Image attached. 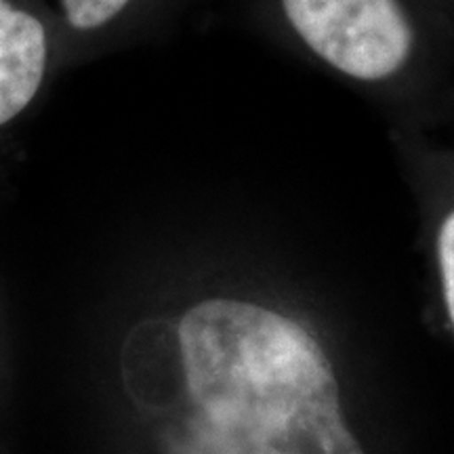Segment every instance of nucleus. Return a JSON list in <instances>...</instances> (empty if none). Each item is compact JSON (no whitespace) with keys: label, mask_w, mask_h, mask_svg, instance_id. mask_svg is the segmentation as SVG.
Returning a JSON list of instances; mask_svg holds the SVG:
<instances>
[{"label":"nucleus","mask_w":454,"mask_h":454,"mask_svg":"<svg viewBox=\"0 0 454 454\" xmlns=\"http://www.w3.org/2000/svg\"><path fill=\"white\" fill-rule=\"evenodd\" d=\"M187 406L173 454H364L333 364L303 326L211 299L179 322Z\"/></svg>","instance_id":"1"},{"label":"nucleus","mask_w":454,"mask_h":454,"mask_svg":"<svg viewBox=\"0 0 454 454\" xmlns=\"http://www.w3.org/2000/svg\"><path fill=\"white\" fill-rule=\"evenodd\" d=\"M309 49L360 81H381L404 66L412 30L397 0H282Z\"/></svg>","instance_id":"2"},{"label":"nucleus","mask_w":454,"mask_h":454,"mask_svg":"<svg viewBox=\"0 0 454 454\" xmlns=\"http://www.w3.org/2000/svg\"><path fill=\"white\" fill-rule=\"evenodd\" d=\"M59 51V27L38 0H0V137L36 106Z\"/></svg>","instance_id":"3"},{"label":"nucleus","mask_w":454,"mask_h":454,"mask_svg":"<svg viewBox=\"0 0 454 454\" xmlns=\"http://www.w3.org/2000/svg\"><path fill=\"white\" fill-rule=\"evenodd\" d=\"M133 3L135 0H59V13L55 15L59 36L64 32H98L118 20Z\"/></svg>","instance_id":"4"},{"label":"nucleus","mask_w":454,"mask_h":454,"mask_svg":"<svg viewBox=\"0 0 454 454\" xmlns=\"http://www.w3.org/2000/svg\"><path fill=\"white\" fill-rule=\"evenodd\" d=\"M438 254H440L442 280H444L446 308L454 325V213L448 215L444 225H442L440 230Z\"/></svg>","instance_id":"5"}]
</instances>
